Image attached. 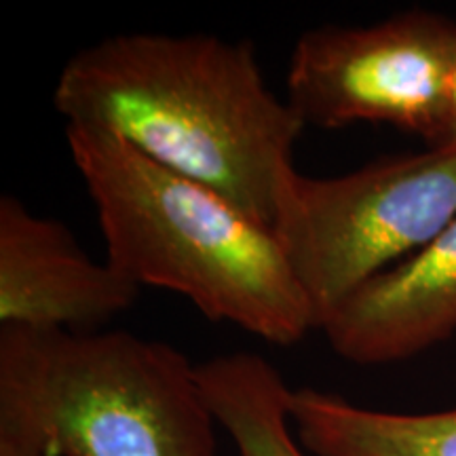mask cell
Returning a JSON list of instances; mask_svg holds the SVG:
<instances>
[{
	"mask_svg": "<svg viewBox=\"0 0 456 456\" xmlns=\"http://www.w3.org/2000/svg\"><path fill=\"white\" fill-rule=\"evenodd\" d=\"M0 456H51L30 431L0 420Z\"/></svg>",
	"mask_w": 456,
	"mask_h": 456,
	"instance_id": "30bf717a",
	"label": "cell"
},
{
	"mask_svg": "<svg viewBox=\"0 0 456 456\" xmlns=\"http://www.w3.org/2000/svg\"><path fill=\"white\" fill-rule=\"evenodd\" d=\"M138 294L110 262L91 260L61 222L0 197V328L94 332Z\"/></svg>",
	"mask_w": 456,
	"mask_h": 456,
	"instance_id": "8992f818",
	"label": "cell"
},
{
	"mask_svg": "<svg viewBox=\"0 0 456 456\" xmlns=\"http://www.w3.org/2000/svg\"><path fill=\"white\" fill-rule=\"evenodd\" d=\"M319 330L336 355L357 366L403 362L448 340L456 332V218L359 288Z\"/></svg>",
	"mask_w": 456,
	"mask_h": 456,
	"instance_id": "52a82bcc",
	"label": "cell"
},
{
	"mask_svg": "<svg viewBox=\"0 0 456 456\" xmlns=\"http://www.w3.org/2000/svg\"><path fill=\"white\" fill-rule=\"evenodd\" d=\"M53 102L66 125L117 135L275 232L306 125L266 85L249 41L117 34L66 61Z\"/></svg>",
	"mask_w": 456,
	"mask_h": 456,
	"instance_id": "6da1fadb",
	"label": "cell"
},
{
	"mask_svg": "<svg viewBox=\"0 0 456 456\" xmlns=\"http://www.w3.org/2000/svg\"><path fill=\"white\" fill-rule=\"evenodd\" d=\"M454 218L456 144H444L334 178L296 171L275 235L319 330L359 288L423 249Z\"/></svg>",
	"mask_w": 456,
	"mask_h": 456,
	"instance_id": "277c9868",
	"label": "cell"
},
{
	"mask_svg": "<svg viewBox=\"0 0 456 456\" xmlns=\"http://www.w3.org/2000/svg\"><path fill=\"white\" fill-rule=\"evenodd\" d=\"M456 21L410 9L370 26H317L294 45L288 104L305 125L387 123L442 146Z\"/></svg>",
	"mask_w": 456,
	"mask_h": 456,
	"instance_id": "5b68a950",
	"label": "cell"
},
{
	"mask_svg": "<svg viewBox=\"0 0 456 456\" xmlns=\"http://www.w3.org/2000/svg\"><path fill=\"white\" fill-rule=\"evenodd\" d=\"M444 144H456V60H454L452 74H450V83H448L446 135H444Z\"/></svg>",
	"mask_w": 456,
	"mask_h": 456,
	"instance_id": "8fae6325",
	"label": "cell"
},
{
	"mask_svg": "<svg viewBox=\"0 0 456 456\" xmlns=\"http://www.w3.org/2000/svg\"><path fill=\"white\" fill-rule=\"evenodd\" d=\"M214 419L239 456H311L289 420L292 389L269 359L232 353L197 363Z\"/></svg>",
	"mask_w": 456,
	"mask_h": 456,
	"instance_id": "9c48e42d",
	"label": "cell"
},
{
	"mask_svg": "<svg viewBox=\"0 0 456 456\" xmlns=\"http://www.w3.org/2000/svg\"><path fill=\"white\" fill-rule=\"evenodd\" d=\"M106 262L138 288L184 296L205 317L292 346L317 330L281 241L212 188L98 127L66 125Z\"/></svg>",
	"mask_w": 456,
	"mask_h": 456,
	"instance_id": "7a4b0ae2",
	"label": "cell"
},
{
	"mask_svg": "<svg viewBox=\"0 0 456 456\" xmlns=\"http://www.w3.org/2000/svg\"><path fill=\"white\" fill-rule=\"evenodd\" d=\"M289 420L311 456H456V408L383 412L336 393L292 389Z\"/></svg>",
	"mask_w": 456,
	"mask_h": 456,
	"instance_id": "ba28073f",
	"label": "cell"
},
{
	"mask_svg": "<svg viewBox=\"0 0 456 456\" xmlns=\"http://www.w3.org/2000/svg\"><path fill=\"white\" fill-rule=\"evenodd\" d=\"M0 420L51 456H216L197 363L129 332L0 328Z\"/></svg>",
	"mask_w": 456,
	"mask_h": 456,
	"instance_id": "3957f363",
	"label": "cell"
}]
</instances>
